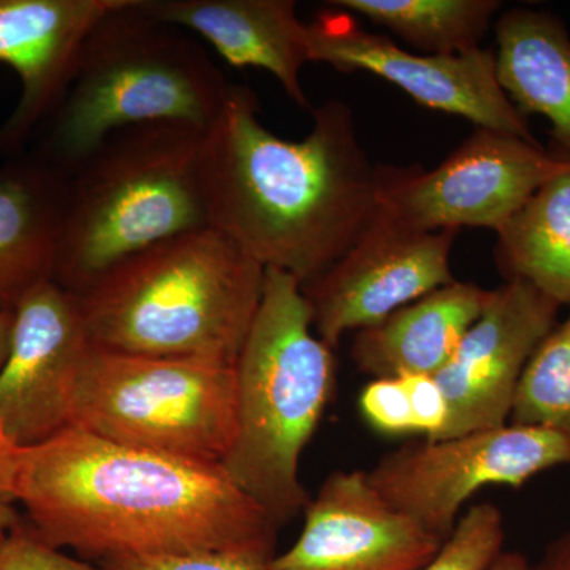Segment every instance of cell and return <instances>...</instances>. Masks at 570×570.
<instances>
[{
  "mask_svg": "<svg viewBox=\"0 0 570 570\" xmlns=\"http://www.w3.org/2000/svg\"><path fill=\"white\" fill-rule=\"evenodd\" d=\"M17 501L48 546L107 562L257 549L279 528L220 464L129 448L69 426L22 449Z\"/></svg>",
  "mask_w": 570,
  "mask_h": 570,
  "instance_id": "6da1fadb",
  "label": "cell"
},
{
  "mask_svg": "<svg viewBox=\"0 0 570 570\" xmlns=\"http://www.w3.org/2000/svg\"><path fill=\"white\" fill-rule=\"evenodd\" d=\"M249 86L230 85L206 130L204 176L213 227L264 268L299 285L324 275L381 212L385 167L371 163L354 112L341 100L314 108L305 140L266 129Z\"/></svg>",
  "mask_w": 570,
  "mask_h": 570,
  "instance_id": "7a4b0ae2",
  "label": "cell"
},
{
  "mask_svg": "<svg viewBox=\"0 0 570 570\" xmlns=\"http://www.w3.org/2000/svg\"><path fill=\"white\" fill-rule=\"evenodd\" d=\"M264 279V266L208 227L119 262L73 295L96 346L235 366Z\"/></svg>",
  "mask_w": 570,
  "mask_h": 570,
  "instance_id": "3957f363",
  "label": "cell"
},
{
  "mask_svg": "<svg viewBox=\"0 0 570 570\" xmlns=\"http://www.w3.org/2000/svg\"><path fill=\"white\" fill-rule=\"evenodd\" d=\"M232 82L193 33L121 0L82 41L73 77L36 149L71 175L107 138L142 124L208 130Z\"/></svg>",
  "mask_w": 570,
  "mask_h": 570,
  "instance_id": "277c9868",
  "label": "cell"
},
{
  "mask_svg": "<svg viewBox=\"0 0 570 570\" xmlns=\"http://www.w3.org/2000/svg\"><path fill=\"white\" fill-rule=\"evenodd\" d=\"M235 374V439L220 468L281 528L309 504L299 461L336 382L333 348L314 335L296 277L265 269Z\"/></svg>",
  "mask_w": 570,
  "mask_h": 570,
  "instance_id": "5b68a950",
  "label": "cell"
},
{
  "mask_svg": "<svg viewBox=\"0 0 570 570\" xmlns=\"http://www.w3.org/2000/svg\"><path fill=\"white\" fill-rule=\"evenodd\" d=\"M206 130L142 124L112 134L69 176L55 281L70 294L111 266L176 236L213 227Z\"/></svg>",
  "mask_w": 570,
  "mask_h": 570,
  "instance_id": "8992f818",
  "label": "cell"
},
{
  "mask_svg": "<svg viewBox=\"0 0 570 570\" xmlns=\"http://www.w3.org/2000/svg\"><path fill=\"white\" fill-rule=\"evenodd\" d=\"M70 426L178 459L220 464L236 431L235 366L89 344Z\"/></svg>",
  "mask_w": 570,
  "mask_h": 570,
  "instance_id": "52a82bcc",
  "label": "cell"
},
{
  "mask_svg": "<svg viewBox=\"0 0 570 570\" xmlns=\"http://www.w3.org/2000/svg\"><path fill=\"white\" fill-rule=\"evenodd\" d=\"M569 464L570 444L560 434L508 423L441 441L407 442L382 455L366 474L392 508L445 542L461 508L483 487L520 489Z\"/></svg>",
  "mask_w": 570,
  "mask_h": 570,
  "instance_id": "ba28073f",
  "label": "cell"
},
{
  "mask_svg": "<svg viewBox=\"0 0 570 570\" xmlns=\"http://www.w3.org/2000/svg\"><path fill=\"white\" fill-rule=\"evenodd\" d=\"M569 157L540 142L478 129L433 170L385 167L382 209L420 232H498Z\"/></svg>",
  "mask_w": 570,
  "mask_h": 570,
  "instance_id": "9c48e42d",
  "label": "cell"
},
{
  "mask_svg": "<svg viewBox=\"0 0 570 570\" xmlns=\"http://www.w3.org/2000/svg\"><path fill=\"white\" fill-rule=\"evenodd\" d=\"M311 62L328 63L352 73L367 71L384 78L422 107L460 116L478 129L494 130L539 142L527 116L517 110L499 86L494 52L419 55L397 47L384 33L367 32L343 9L318 14L307 24Z\"/></svg>",
  "mask_w": 570,
  "mask_h": 570,
  "instance_id": "30bf717a",
  "label": "cell"
},
{
  "mask_svg": "<svg viewBox=\"0 0 570 570\" xmlns=\"http://www.w3.org/2000/svg\"><path fill=\"white\" fill-rule=\"evenodd\" d=\"M456 234L414 230L381 205L362 238L324 275L302 285L317 336L335 351L346 333L376 325L452 284L450 253Z\"/></svg>",
  "mask_w": 570,
  "mask_h": 570,
  "instance_id": "8fae6325",
  "label": "cell"
},
{
  "mask_svg": "<svg viewBox=\"0 0 570 570\" xmlns=\"http://www.w3.org/2000/svg\"><path fill=\"white\" fill-rule=\"evenodd\" d=\"M560 309V303L524 281H504L490 291L485 309L436 376L449 404L441 439L508 425L521 374L557 325Z\"/></svg>",
  "mask_w": 570,
  "mask_h": 570,
  "instance_id": "7c38bea8",
  "label": "cell"
},
{
  "mask_svg": "<svg viewBox=\"0 0 570 570\" xmlns=\"http://www.w3.org/2000/svg\"><path fill=\"white\" fill-rule=\"evenodd\" d=\"M13 311L10 354L0 370V433L24 449L70 426L75 381L91 340L77 298L55 281Z\"/></svg>",
  "mask_w": 570,
  "mask_h": 570,
  "instance_id": "4fadbf2b",
  "label": "cell"
},
{
  "mask_svg": "<svg viewBox=\"0 0 570 570\" xmlns=\"http://www.w3.org/2000/svg\"><path fill=\"white\" fill-rule=\"evenodd\" d=\"M303 515L298 539L269 570H422L445 543L392 508L365 471L326 475Z\"/></svg>",
  "mask_w": 570,
  "mask_h": 570,
  "instance_id": "5bb4252c",
  "label": "cell"
},
{
  "mask_svg": "<svg viewBox=\"0 0 570 570\" xmlns=\"http://www.w3.org/2000/svg\"><path fill=\"white\" fill-rule=\"evenodd\" d=\"M121 0H0V66L17 71L21 97L0 127V159L24 153L69 88L82 41Z\"/></svg>",
  "mask_w": 570,
  "mask_h": 570,
  "instance_id": "9a60e30c",
  "label": "cell"
},
{
  "mask_svg": "<svg viewBox=\"0 0 570 570\" xmlns=\"http://www.w3.org/2000/svg\"><path fill=\"white\" fill-rule=\"evenodd\" d=\"M140 9L204 37L232 67L269 71L298 107L314 110L299 80L309 36L294 0H140Z\"/></svg>",
  "mask_w": 570,
  "mask_h": 570,
  "instance_id": "2e32d148",
  "label": "cell"
},
{
  "mask_svg": "<svg viewBox=\"0 0 570 570\" xmlns=\"http://www.w3.org/2000/svg\"><path fill=\"white\" fill-rule=\"evenodd\" d=\"M69 175L36 151L0 164V309L55 277Z\"/></svg>",
  "mask_w": 570,
  "mask_h": 570,
  "instance_id": "e0dca14e",
  "label": "cell"
},
{
  "mask_svg": "<svg viewBox=\"0 0 570 570\" xmlns=\"http://www.w3.org/2000/svg\"><path fill=\"white\" fill-rule=\"evenodd\" d=\"M489 296L490 291L478 284L453 281L356 332L352 360L373 379L436 377L485 309Z\"/></svg>",
  "mask_w": 570,
  "mask_h": 570,
  "instance_id": "ac0fdd59",
  "label": "cell"
},
{
  "mask_svg": "<svg viewBox=\"0 0 570 570\" xmlns=\"http://www.w3.org/2000/svg\"><path fill=\"white\" fill-rule=\"evenodd\" d=\"M499 86L523 116L551 124L557 153L570 159V36L549 11L517 7L497 21Z\"/></svg>",
  "mask_w": 570,
  "mask_h": 570,
  "instance_id": "d6986e66",
  "label": "cell"
},
{
  "mask_svg": "<svg viewBox=\"0 0 570 570\" xmlns=\"http://www.w3.org/2000/svg\"><path fill=\"white\" fill-rule=\"evenodd\" d=\"M497 235L494 261L504 281H524L570 306V163Z\"/></svg>",
  "mask_w": 570,
  "mask_h": 570,
  "instance_id": "ffe728a7",
  "label": "cell"
},
{
  "mask_svg": "<svg viewBox=\"0 0 570 570\" xmlns=\"http://www.w3.org/2000/svg\"><path fill=\"white\" fill-rule=\"evenodd\" d=\"M330 7L356 13L426 55L478 50L493 24L498 0H335Z\"/></svg>",
  "mask_w": 570,
  "mask_h": 570,
  "instance_id": "44dd1931",
  "label": "cell"
},
{
  "mask_svg": "<svg viewBox=\"0 0 570 570\" xmlns=\"http://www.w3.org/2000/svg\"><path fill=\"white\" fill-rule=\"evenodd\" d=\"M509 423L553 431L570 444V314L524 367Z\"/></svg>",
  "mask_w": 570,
  "mask_h": 570,
  "instance_id": "7402d4cb",
  "label": "cell"
},
{
  "mask_svg": "<svg viewBox=\"0 0 570 570\" xmlns=\"http://www.w3.org/2000/svg\"><path fill=\"white\" fill-rule=\"evenodd\" d=\"M504 540L501 510L491 502H480L460 517L438 557L422 570H487L504 551Z\"/></svg>",
  "mask_w": 570,
  "mask_h": 570,
  "instance_id": "603a6c76",
  "label": "cell"
},
{
  "mask_svg": "<svg viewBox=\"0 0 570 570\" xmlns=\"http://www.w3.org/2000/svg\"><path fill=\"white\" fill-rule=\"evenodd\" d=\"M272 551L236 549L178 554V557H135L107 562L112 570H269Z\"/></svg>",
  "mask_w": 570,
  "mask_h": 570,
  "instance_id": "cb8c5ba5",
  "label": "cell"
},
{
  "mask_svg": "<svg viewBox=\"0 0 570 570\" xmlns=\"http://www.w3.org/2000/svg\"><path fill=\"white\" fill-rule=\"evenodd\" d=\"M0 570H112L75 560L48 546L28 521H20L0 549Z\"/></svg>",
  "mask_w": 570,
  "mask_h": 570,
  "instance_id": "d4e9b609",
  "label": "cell"
},
{
  "mask_svg": "<svg viewBox=\"0 0 570 570\" xmlns=\"http://www.w3.org/2000/svg\"><path fill=\"white\" fill-rule=\"evenodd\" d=\"M358 407L367 425L379 433H414L403 379H373L360 393Z\"/></svg>",
  "mask_w": 570,
  "mask_h": 570,
  "instance_id": "484cf974",
  "label": "cell"
},
{
  "mask_svg": "<svg viewBox=\"0 0 570 570\" xmlns=\"http://www.w3.org/2000/svg\"><path fill=\"white\" fill-rule=\"evenodd\" d=\"M403 379L409 404H411L414 433L425 436L426 441H439L449 423V404L444 392L439 387L436 377L406 376Z\"/></svg>",
  "mask_w": 570,
  "mask_h": 570,
  "instance_id": "4316f807",
  "label": "cell"
},
{
  "mask_svg": "<svg viewBox=\"0 0 570 570\" xmlns=\"http://www.w3.org/2000/svg\"><path fill=\"white\" fill-rule=\"evenodd\" d=\"M22 448L0 433V504L17 502V480Z\"/></svg>",
  "mask_w": 570,
  "mask_h": 570,
  "instance_id": "83f0119b",
  "label": "cell"
},
{
  "mask_svg": "<svg viewBox=\"0 0 570 570\" xmlns=\"http://www.w3.org/2000/svg\"><path fill=\"white\" fill-rule=\"evenodd\" d=\"M530 570H570V527L547 543L546 550L535 564L530 566Z\"/></svg>",
  "mask_w": 570,
  "mask_h": 570,
  "instance_id": "f1b7e54d",
  "label": "cell"
},
{
  "mask_svg": "<svg viewBox=\"0 0 570 570\" xmlns=\"http://www.w3.org/2000/svg\"><path fill=\"white\" fill-rule=\"evenodd\" d=\"M14 311L0 309V370L9 358L11 336H13Z\"/></svg>",
  "mask_w": 570,
  "mask_h": 570,
  "instance_id": "f546056e",
  "label": "cell"
},
{
  "mask_svg": "<svg viewBox=\"0 0 570 570\" xmlns=\"http://www.w3.org/2000/svg\"><path fill=\"white\" fill-rule=\"evenodd\" d=\"M530 561L520 551H502L487 570H530Z\"/></svg>",
  "mask_w": 570,
  "mask_h": 570,
  "instance_id": "4dcf8cb0",
  "label": "cell"
},
{
  "mask_svg": "<svg viewBox=\"0 0 570 570\" xmlns=\"http://www.w3.org/2000/svg\"><path fill=\"white\" fill-rule=\"evenodd\" d=\"M20 521V515L14 510L13 504H0V549Z\"/></svg>",
  "mask_w": 570,
  "mask_h": 570,
  "instance_id": "1f68e13d",
  "label": "cell"
}]
</instances>
